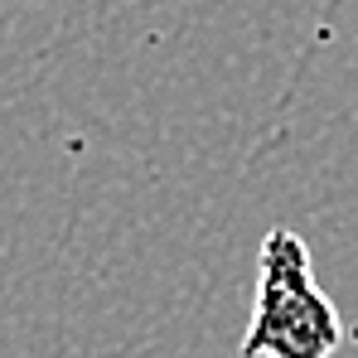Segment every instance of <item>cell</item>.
<instances>
[{"label": "cell", "mask_w": 358, "mask_h": 358, "mask_svg": "<svg viewBox=\"0 0 358 358\" xmlns=\"http://www.w3.org/2000/svg\"><path fill=\"white\" fill-rule=\"evenodd\" d=\"M344 320L320 291L310 247L291 228H271L257 257V296L242 334V358H334Z\"/></svg>", "instance_id": "1"}]
</instances>
